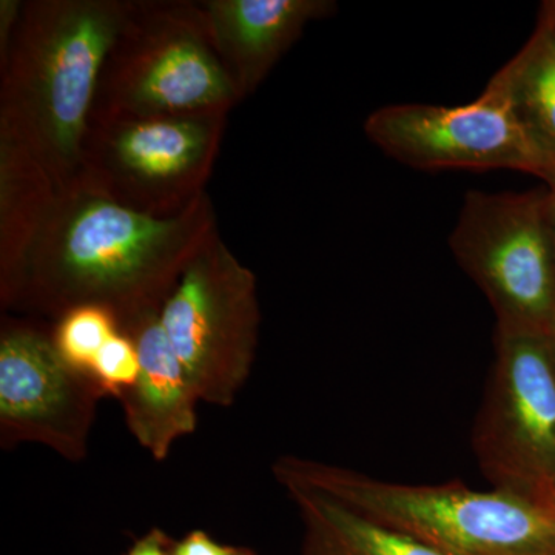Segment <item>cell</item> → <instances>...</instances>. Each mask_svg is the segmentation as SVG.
Returning a JSON list of instances; mask_svg holds the SVG:
<instances>
[{
	"label": "cell",
	"mask_w": 555,
	"mask_h": 555,
	"mask_svg": "<svg viewBox=\"0 0 555 555\" xmlns=\"http://www.w3.org/2000/svg\"><path fill=\"white\" fill-rule=\"evenodd\" d=\"M101 387L69 366L38 321L2 317L0 447L39 444L68 462L89 455Z\"/></svg>",
	"instance_id": "9c48e42d"
},
{
	"label": "cell",
	"mask_w": 555,
	"mask_h": 555,
	"mask_svg": "<svg viewBox=\"0 0 555 555\" xmlns=\"http://www.w3.org/2000/svg\"><path fill=\"white\" fill-rule=\"evenodd\" d=\"M259 321L257 276L217 229L160 309L166 337L201 401L218 408L235 403L257 358Z\"/></svg>",
	"instance_id": "8992f818"
},
{
	"label": "cell",
	"mask_w": 555,
	"mask_h": 555,
	"mask_svg": "<svg viewBox=\"0 0 555 555\" xmlns=\"http://www.w3.org/2000/svg\"><path fill=\"white\" fill-rule=\"evenodd\" d=\"M547 190V201H550V218H551V230H553V243L555 254V175L543 179Z\"/></svg>",
	"instance_id": "7402d4cb"
},
{
	"label": "cell",
	"mask_w": 555,
	"mask_h": 555,
	"mask_svg": "<svg viewBox=\"0 0 555 555\" xmlns=\"http://www.w3.org/2000/svg\"><path fill=\"white\" fill-rule=\"evenodd\" d=\"M118 332V321L107 310L79 308L69 310L54 321L51 338L69 366L90 377L91 367L101 350Z\"/></svg>",
	"instance_id": "2e32d148"
},
{
	"label": "cell",
	"mask_w": 555,
	"mask_h": 555,
	"mask_svg": "<svg viewBox=\"0 0 555 555\" xmlns=\"http://www.w3.org/2000/svg\"><path fill=\"white\" fill-rule=\"evenodd\" d=\"M283 489L301 520V555H447L361 516L331 496L299 486Z\"/></svg>",
	"instance_id": "5bb4252c"
},
{
	"label": "cell",
	"mask_w": 555,
	"mask_h": 555,
	"mask_svg": "<svg viewBox=\"0 0 555 555\" xmlns=\"http://www.w3.org/2000/svg\"><path fill=\"white\" fill-rule=\"evenodd\" d=\"M211 40L240 101L254 94L331 0H204Z\"/></svg>",
	"instance_id": "7c38bea8"
},
{
	"label": "cell",
	"mask_w": 555,
	"mask_h": 555,
	"mask_svg": "<svg viewBox=\"0 0 555 555\" xmlns=\"http://www.w3.org/2000/svg\"><path fill=\"white\" fill-rule=\"evenodd\" d=\"M505 91L529 144L543 167L555 175V42L537 24L534 35L492 78Z\"/></svg>",
	"instance_id": "9a60e30c"
},
{
	"label": "cell",
	"mask_w": 555,
	"mask_h": 555,
	"mask_svg": "<svg viewBox=\"0 0 555 555\" xmlns=\"http://www.w3.org/2000/svg\"><path fill=\"white\" fill-rule=\"evenodd\" d=\"M553 337H554V341H555V331L553 332Z\"/></svg>",
	"instance_id": "cb8c5ba5"
},
{
	"label": "cell",
	"mask_w": 555,
	"mask_h": 555,
	"mask_svg": "<svg viewBox=\"0 0 555 555\" xmlns=\"http://www.w3.org/2000/svg\"><path fill=\"white\" fill-rule=\"evenodd\" d=\"M60 190L24 145L0 133V308L7 312L13 309Z\"/></svg>",
	"instance_id": "4fadbf2b"
},
{
	"label": "cell",
	"mask_w": 555,
	"mask_h": 555,
	"mask_svg": "<svg viewBox=\"0 0 555 555\" xmlns=\"http://www.w3.org/2000/svg\"><path fill=\"white\" fill-rule=\"evenodd\" d=\"M542 507L546 511L547 516H550L551 520H553V524L555 525V494L551 495L550 499L543 503Z\"/></svg>",
	"instance_id": "603a6c76"
},
{
	"label": "cell",
	"mask_w": 555,
	"mask_h": 555,
	"mask_svg": "<svg viewBox=\"0 0 555 555\" xmlns=\"http://www.w3.org/2000/svg\"><path fill=\"white\" fill-rule=\"evenodd\" d=\"M539 24L550 33L551 38H553L555 42V2L543 3Z\"/></svg>",
	"instance_id": "44dd1931"
},
{
	"label": "cell",
	"mask_w": 555,
	"mask_h": 555,
	"mask_svg": "<svg viewBox=\"0 0 555 555\" xmlns=\"http://www.w3.org/2000/svg\"><path fill=\"white\" fill-rule=\"evenodd\" d=\"M22 9L24 0H0V60L9 53Z\"/></svg>",
	"instance_id": "ffe728a7"
},
{
	"label": "cell",
	"mask_w": 555,
	"mask_h": 555,
	"mask_svg": "<svg viewBox=\"0 0 555 555\" xmlns=\"http://www.w3.org/2000/svg\"><path fill=\"white\" fill-rule=\"evenodd\" d=\"M473 448L492 488L539 506L555 494L553 334L496 328Z\"/></svg>",
	"instance_id": "52a82bcc"
},
{
	"label": "cell",
	"mask_w": 555,
	"mask_h": 555,
	"mask_svg": "<svg viewBox=\"0 0 555 555\" xmlns=\"http://www.w3.org/2000/svg\"><path fill=\"white\" fill-rule=\"evenodd\" d=\"M171 555H258L248 546L224 545L203 529H193L181 540H175Z\"/></svg>",
	"instance_id": "ac0fdd59"
},
{
	"label": "cell",
	"mask_w": 555,
	"mask_h": 555,
	"mask_svg": "<svg viewBox=\"0 0 555 555\" xmlns=\"http://www.w3.org/2000/svg\"><path fill=\"white\" fill-rule=\"evenodd\" d=\"M139 374V356L137 346L129 335L118 332L108 339L101 350L90 377L101 387L105 397L122 398L137 382Z\"/></svg>",
	"instance_id": "e0dca14e"
},
{
	"label": "cell",
	"mask_w": 555,
	"mask_h": 555,
	"mask_svg": "<svg viewBox=\"0 0 555 555\" xmlns=\"http://www.w3.org/2000/svg\"><path fill=\"white\" fill-rule=\"evenodd\" d=\"M240 102L203 3L133 0L102 68L90 122L230 113Z\"/></svg>",
	"instance_id": "277c9868"
},
{
	"label": "cell",
	"mask_w": 555,
	"mask_h": 555,
	"mask_svg": "<svg viewBox=\"0 0 555 555\" xmlns=\"http://www.w3.org/2000/svg\"><path fill=\"white\" fill-rule=\"evenodd\" d=\"M502 331H555V254L547 190L466 195L449 240Z\"/></svg>",
	"instance_id": "5b68a950"
},
{
	"label": "cell",
	"mask_w": 555,
	"mask_h": 555,
	"mask_svg": "<svg viewBox=\"0 0 555 555\" xmlns=\"http://www.w3.org/2000/svg\"><path fill=\"white\" fill-rule=\"evenodd\" d=\"M217 229L207 193L178 214L155 217L75 181L60 190L11 310L54 323L69 310L100 308L127 326L160 312Z\"/></svg>",
	"instance_id": "6da1fadb"
},
{
	"label": "cell",
	"mask_w": 555,
	"mask_h": 555,
	"mask_svg": "<svg viewBox=\"0 0 555 555\" xmlns=\"http://www.w3.org/2000/svg\"><path fill=\"white\" fill-rule=\"evenodd\" d=\"M175 540L160 528H152L138 537L124 555H171Z\"/></svg>",
	"instance_id": "d6986e66"
},
{
	"label": "cell",
	"mask_w": 555,
	"mask_h": 555,
	"mask_svg": "<svg viewBox=\"0 0 555 555\" xmlns=\"http://www.w3.org/2000/svg\"><path fill=\"white\" fill-rule=\"evenodd\" d=\"M133 0H24L0 60V133L24 145L57 188L79 177L102 68Z\"/></svg>",
	"instance_id": "7a4b0ae2"
},
{
	"label": "cell",
	"mask_w": 555,
	"mask_h": 555,
	"mask_svg": "<svg viewBox=\"0 0 555 555\" xmlns=\"http://www.w3.org/2000/svg\"><path fill=\"white\" fill-rule=\"evenodd\" d=\"M272 473L281 488L331 496L447 555H555V525L546 511L499 489L397 483L298 455L280 456Z\"/></svg>",
	"instance_id": "3957f363"
},
{
	"label": "cell",
	"mask_w": 555,
	"mask_h": 555,
	"mask_svg": "<svg viewBox=\"0 0 555 555\" xmlns=\"http://www.w3.org/2000/svg\"><path fill=\"white\" fill-rule=\"evenodd\" d=\"M120 332L137 346L139 374L120 398L127 429L156 462L169 459L181 438L198 426L199 397L166 337L160 312L137 318Z\"/></svg>",
	"instance_id": "8fae6325"
},
{
	"label": "cell",
	"mask_w": 555,
	"mask_h": 555,
	"mask_svg": "<svg viewBox=\"0 0 555 555\" xmlns=\"http://www.w3.org/2000/svg\"><path fill=\"white\" fill-rule=\"evenodd\" d=\"M229 113L90 122L76 181L155 217L184 210L217 163Z\"/></svg>",
	"instance_id": "ba28073f"
},
{
	"label": "cell",
	"mask_w": 555,
	"mask_h": 555,
	"mask_svg": "<svg viewBox=\"0 0 555 555\" xmlns=\"http://www.w3.org/2000/svg\"><path fill=\"white\" fill-rule=\"evenodd\" d=\"M364 131L387 156L414 169H509L543 177L505 91L492 79L469 104L387 105L369 116Z\"/></svg>",
	"instance_id": "30bf717a"
}]
</instances>
